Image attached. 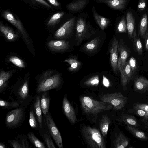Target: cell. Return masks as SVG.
<instances>
[{
    "mask_svg": "<svg viewBox=\"0 0 148 148\" xmlns=\"http://www.w3.org/2000/svg\"><path fill=\"white\" fill-rule=\"evenodd\" d=\"M2 16L5 19L15 26L19 30L25 40L26 42L28 44H29V42L28 36L20 21L15 18L11 13L7 10L3 12Z\"/></svg>",
    "mask_w": 148,
    "mask_h": 148,
    "instance_id": "obj_10",
    "label": "cell"
},
{
    "mask_svg": "<svg viewBox=\"0 0 148 148\" xmlns=\"http://www.w3.org/2000/svg\"><path fill=\"white\" fill-rule=\"evenodd\" d=\"M133 39L134 47L137 52L139 55H142L143 53L142 45L140 38L137 36Z\"/></svg>",
    "mask_w": 148,
    "mask_h": 148,
    "instance_id": "obj_38",
    "label": "cell"
},
{
    "mask_svg": "<svg viewBox=\"0 0 148 148\" xmlns=\"http://www.w3.org/2000/svg\"><path fill=\"white\" fill-rule=\"evenodd\" d=\"M81 132L85 142L91 148H106L103 137L97 128L88 125H84Z\"/></svg>",
    "mask_w": 148,
    "mask_h": 148,
    "instance_id": "obj_2",
    "label": "cell"
},
{
    "mask_svg": "<svg viewBox=\"0 0 148 148\" xmlns=\"http://www.w3.org/2000/svg\"><path fill=\"white\" fill-rule=\"evenodd\" d=\"M127 31L129 36L133 38L137 36L135 25V20L132 14L128 12L126 15Z\"/></svg>",
    "mask_w": 148,
    "mask_h": 148,
    "instance_id": "obj_18",
    "label": "cell"
},
{
    "mask_svg": "<svg viewBox=\"0 0 148 148\" xmlns=\"http://www.w3.org/2000/svg\"><path fill=\"white\" fill-rule=\"evenodd\" d=\"M118 45L117 39L114 38L111 43V48L110 51V60L112 69L115 73H117L118 70Z\"/></svg>",
    "mask_w": 148,
    "mask_h": 148,
    "instance_id": "obj_13",
    "label": "cell"
},
{
    "mask_svg": "<svg viewBox=\"0 0 148 148\" xmlns=\"http://www.w3.org/2000/svg\"><path fill=\"white\" fill-rule=\"evenodd\" d=\"M37 131L48 148H56L52 140V137L43 122L42 128H40L39 127Z\"/></svg>",
    "mask_w": 148,
    "mask_h": 148,
    "instance_id": "obj_16",
    "label": "cell"
},
{
    "mask_svg": "<svg viewBox=\"0 0 148 148\" xmlns=\"http://www.w3.org/2000/svg\"><path fill=\"white\" fill-rule=\"evenodd\" d=\"M114 143L115 148H125L128 146L129 141L123 134L120 132L116 137Z\"/></svg>",
    "mask_w": 148,
    "mask_h": 148,
    "instance_id": "obj_28",
    "label": "cell"
},
{
    "mask_svg": "<svg viewBox=\"0 0 148 148\" xmlns=\"http://www.w3.org/2000/svg\"><path fill=\"white\" fill-rule=\"evenodd\" d=\"M134 88L138 91H148V79L142 76L137 78L134 81Z\"/></svg>",
    "mask_w": 148,
    "mask_h": 148,
    "instance_id": "obj_20",
    "label": "cell"
},
{
    "mask_svg": "<svg viewBox=\"0 0 148 148\" xmlns=\"http://www.w3.org/2000/svg\"><path fill=\"white\" fill-rule=\"evenodd\" d=\"M28 139L35 147L39 148H46L44 144L40 141L31 131H29L27 134Z\"/></svg>",
    "mask_w": 148,
    "mask_h": 148,
    "instance_id": "obj_32",
    "label": "cell"
},
{
    "mask_svg": "<svg viewBox=\"0 0 148 148\" xmlns=\"http://www.w3.org/2000/svg\"><path fill=\"white\" fill-rule=\"evenodd\" d=\"M99 77L98 75L94 76L85 81L84 85L87 86H97L99 84Z\"/></svg>",
    "mask_w": 148,
    "mask_h": 148,
    "instance_id": "obj_40",
    "label": "cell"
},
{
    "mask_svg": "<svg viewBox=\"0 0 148 148\" xmlns=\"http://www.w3.org/2000/svg\"><path fill=\"white\" fill-rule=\"evenodd\" d=\"M134 108L138 115L146 119H148L147 114L145 111L138 108Z\"/></svg>",
    "mask_w": 148,
    "mask_h": 148,
    "instance_id": "obj_45",
    "label": "cell"
},
{
    "mask_svg": "<svg viewBox=\"0 0 148 148\" xmlns=\"http://www.w3.org/2000/svg\"><path fill=\"white\" fill-rule=\"evenodd\" d=\"M8 143L12 148H23L20 141L16 136L13 139L9 140Z\"/></svg>",
    "mask_w": 148,
    "mask_h": 148,
    "instance_id": "obj_42",
    "label": "cell"
},
{
    "mask_svg": "<svg viewBox=\"0 0 148 148\" xmlns=\"http://www.w3.org/2000/svg\"><path fill=\"white\" fill-rule=\"evenodd\" d=\"M92 13L96 22L101 29L104 30L109 24L110 22L109 19L98 14L96 12L94 7L93 8Z\"/></svg>",
    "mask_w": 148,
    "mask_h": 148,
    "instance_id": "obj_24",
    "label": "cell"
},
{
    "mask_svg": "<svg viewBox=\"0 0 148 148\" xmlns=\"http://www.w3.org/2000/svg\"><path fill=\"white\" fill-rule=\"evenodd\" d=\"M111 121L108 116L106 115L102 116L99 122L100 129L103 137L107 134L108 128Z\"/></svg>",
    "mask_w": 148,
    "mask_h": 148,
    "instance_id": "obj_27",
    "label": "cell"
},
{
    "mask_svg": "<svg viewBox=\"0 0 148 148\" xmlns=\"http://www.w3.org/2000/svg\"><path fill=\"white\" fill-rule=\"evenodd\" d=\"M136 108L142 110L146 113L148 118V105L145 104L137 103L134 106Z\"/></svg>",
    "mask_w": 148,
    "mask_h": 148,
    "instance_id": "obj_43",
    "label": "cell"
},
{
    "mask_svg": "<svg viewBox=\"0 0 148 148\" xmlns=\"http://www.w3.org/2000/svg\"><path fill=\"white\" fill-rule=\"evenodd\" d=\"M126 128L130 133L137 138L143 140L148 139V137L144 132L137 129L135 127L127 125Z\"/></svg>",
    "mask_w": 148,
    "mask_h": 148,
    "instance_id": "obj_31",
    "label": "cell"
},
{
    "mask_svg": "<svg viewBox=\"0 0 148 148\" xmlns=\"http://www.w3.org/2000/svg\"><path fill=\"white\" fill-rule=\"evenodd\" d=\"M9 60L18 67L24 68L25 67L23 61L16 56H11L9 59Z\"/></svg>",
    "mask_w": 148,
    "mask_h": 148,
    "instance_id": "obj_39",
    "label": "cell"
},
{
    "mask_svg": "<svg viewBox=\"0 0 148 148\" xmlns=\"http://www.w3.org/2000/svg\"><path fill=\"white\" fill-rule=\"evenodd\" d=\"M64 14L63 12H58L55 14L51 18L48 22V26H52L57 23Z\"/></svg>",
    "mask_w": 148,
    "mask_h": 148,
    "instance_id": "obj_36",
    "label": "cell"
},
{
    "mask_svg": "<svg viewBox=\"0 0 148 148\" xmlns=\"http://www.w3.org/2000/svg\"><path fill=\"white\" fill-rule=\"evenodd\" d=\"M51 71L45 72L39 79L36 89L37 93L40 94L53 89H57L61 83V78L59 75H52Z\"/></svg>",
    "mask_w": 148,
    "mask_h": 148,
    "instance_id": "obj_4",
    "label": "cell"
},
{
    "mask_svg": "<svg viewBox=\"0 0 148 148\" xmlns=\"http://www.w3.org/2000/svg\"><path fill=\"white\" fill-rule=\"evenodd\" d=\"M100 41V39L99 38H95L90 42L86 43L84 46L83 48L86 51L89 52H93L98 47Z\"/></svg>",
    "mask_w": 148,
    "mask_h": 148,
    "instance_id": "obj_30",
    "label": "cell"
},
{
    "mask_svg": "<svg viewBox=\"0 0 148 148\" xmlns=\"http://www.w3.org/2000/svg\"><path fill=\"white\" fill-rule=\"evenodd\" d=\"M145 49L146 50L148 51V33L145 37Z\"/></svg>",
    "mask_w": 148,
    "mask_h": 148,
    "instance_id": "obj_50",
    "label": "cell"
},
{
    "mask_svg": "<svg viewBox=\"0 0 148 148\" xmlns=\"http://www.w3.org/2000/svg\"><path fill=\"white\" fill-rule=\"evenodd\" d=\"M100 97L101 101L110 104L115 110L123 108L128 99L127 97L120 92L105 94L101 95Z\"/></svg>",
    "mask_w": 148,
    "mask_h": 148,
    "instance_id": "obj_7",
    "label": "cell"
},
{
    "mask_svg": "<svg viewBox=\"0 0 148 148\" xmlns=\"http://www.w3.org/2000/svg\"><path fill=\"white\" fill-rule=\"evenodd\" d=\"M29 124L31 127L37 130L39 125L33 106H31L29 109Z\"/></svg>",
    "mask_w": 148,
    "mask_h": 148,
    "instance_id": "obj_33",
    "label": "cell"
},
{
    "mask_svg": "<svg viewBox=\"0 0 148 148\" xmlns=\"http://www.w3.org/2000/svg\"><path fill=\"white\" fill-rule=\"evenodd\" d=\"M98 2L105 3L115 9L120 10L125 8L126 0H97Z\"/></svg>",
    "mask_w": 148,
    "mask_h": 148,
    "instance_id": "obj_21",
    "label": "cell"
},
{
    "mask_svg": "<svg viewBox=\"0 0 148 148\" xmlns=\"http://www.w3.org/2000/svg\"><path fill=\"white\" fill-rule=\"evenodd\" d=\"M0 30L9 41H14L18 37V34L10 27L0 23Z\"/></svg>",
    "mask_w": 148,
    "mask_h": 148,
    "instance_id": "obj_19",
    "label": "cell"
},
{
    "mask_svg": "<svg viewBox=\"0 0 148 148\" xmlns=\"http://www.w3.org/2000/svg\"><path fill=\"white\" fill-rule=\"evenodd\" d=\"M75 38L78 45L80 44L84 40L89 38L91 35L85 21L82 17L77 20Z\"/></svg>",
    "mask_w": 148,
    "mask_h": 148,
    "instance_id": "obj_8",
    "label": "cell"
},
{
    "mask_svg": "<svg viewBox=\"0 0 148 148\" xmlns=\"http://www.w3.org/2000/svg\"><path fill=\"white\" fill-rule=\"evenodd\" d=\"M79 100L83 113L92 123L96 122L99 114L102 112L113 109L110 104L97 101L88 96H82Z\"/></svg>",
    "mask_w": 148,
    "mask_h": 148,
    "instance_id": "obj_1",
    "label": "cell"
},
{
    "mask_svg": "<svg viewBox=\"0 0 148 148\" xmlns=\"http://www.w3.org/2000/svg\"><path fill=\"white\" fill-rule=\"evenodd\" d=\"M16 137L20 140L23 148H29L30 147L29 146V143L28 140L27 135L25 134H18Z\"/></svg>",
    "mask_w": 148,
    "mask_h": 148,
    "instance_id": "obj_37",
    "label": "cell"
},
{
    "mask_svg": "<svg viewBox=\"0 0 148 148\" xmlns=\"http://www.w3.org/2000/svg\"><path fill=\"white\" fill-rule=\"evenodd\" d=\"M9 98L11 101H15L20 106L26 108L32 99L29 93L28 81L26 80L14 87L9 94Z\"/></svg>",
    "mask_w": 148,
    "mask_h": 148,
    "instance_id": "obj_3",
    "label": "cell"
},
{
    "mask_svg": "<svg viewBox=\"0 0 148 148\" xmlns=\"http://www.w3.org/2000/svg\"><path fill=\"white\" fill-rule=\"evenodd\" d=\"M87 2L88 0H75L68 4L66 8L71 11H79L83 8Z\"/></svg>",
    "mask_w": 148,
    "mask_h": 148,
    "instance_id": "obj_29",
    "label": "cell"
},
{
    "mask_svg": "<svg viewBox=\"0 0 148 148\" xmlns=\"http://www.w3.org/2000/svg\"><path fill=\"white\" fill-rule=\"evenodd\" d=\"M39 3L42 4V5L47 6L48 8H51V6L44 0H35Z\"/></svg>",
    "mask_w": 148,
    "mask_h": 148,
    "instance_id": "obj_48",
    "label": "cell"
},
{
    "mask_svg": "<svg viewBox=\"0 0 148 148\" xmlns=\"http://www.w3.org/2000/svg\"><path fill=\"white\" fill-rule=\"evenodd\" d=\"M65 62H67L70 66L68 70L70 71H74L77 70L80 66L81 63L76 59L69 58L66 59Z\"/></svg>",
    "mask_w": 148,
    "mask_h": 148,
    "instance_id": "obj_35",
    "label": "cell"
},
{
    "mask_svg": "<svg viewBox=\"0 0 148 148\" xmlns=\"http://www.w3.org/2000/svg\"><path fill=\"white\" fill-rule=\"evenodd\" d=\"M20 106L19 103L15 101H8L3 99H1L0 100V107L3 109H14L19 107Z\"/></svg>",
    "mask_w": 148,
    "mask_h": 148,
    "instance_id": "obj_34",
    "label": "cell"
},
{
    "mask_svg": "<svg viewBox=\"0 0 148 148\" xmlns=\"http://www.w3.org/2000/svg\"><path fill=\"white\" fill-rule=\"evenodd\" d=\"M62 109L63 112L70 122L75 124L77 121L75 112L68 101L66 94L62 101Z\"/></svg>",
    "mask_w": 148,
    "mask_h": 148,
    "instance_id": "obj_11",
    "label": "cell"
},
{
    "mask_svg": "<svg viewBox=\"0 0 148 148\" xmlns=\"http://www.w3.org/2000/svg\"><path fill=\"white\" fill-rule=\"evenodd\" d=\"M41 96L36 95L34 99L32 106L38 122L39 127H43V116L40 104Z\"/></svg>",
    "mask_w": 148,
    "mask_h": 148,
    "instance_id": "obj_14",
    "label": "cell"
},
{
    "mask_svg": "<svg viewBox=\"0 0 148 148\" xmlns=\"http://www.w3.org/2000/svg\"><path fill=\"white\" fill-rule=\"evenodd\" d=\"M51 97L47 91L42 93L40 98L41 108L44 115H45L49 111Z\"/></svg>",
    "mask_w": 148,
    "mask_h": 148,
    "instance_id": "obj_22",
    "label": "cell"
},
{
    "mask_svg": "<svg viewBox=\"0 0 148 148\" xmlns=\"http://www.w3.org/2000/svg\"><path fill=\"white\" fill-rule=\"evenodd\" d=\"M117 30L119 33H125L127 30V22L124 17L121 20L117 27Z\"/></svg>",
    "mask_w": 148,
    "mask_h": 148,
    "instance_id": "obj_41",
    "label": "cell"
},
{
    "mask_svg": "<svg viewBox=\"0 0 148 148\" xmlns=\"http://www.w3.org/2000/svg\"><path fill=\"white\" fill-rule=\"evenodd\" d=\"M26 108L20 106L7 113L5 122L8 129H15L20 127L25 120Z\"/></svg>",
    "mask_w": 148,
    "mask_h": 148,
    "instance_id": "obj_5",
    "label": "cell"
},
{
    "mask_svg": "<svg viewBox=\"0 0 148 148\" xmlns=\"http://www.w3.org/2000/svg\"><path fill=\"white\" fill-rule=\"evenodd\" d=\"M146 3L143 0H142L139 2L138 5V9L139 10L141 11L143 10L146 7Z\"/></svg>",
    "mask_w": 148,
    "mask_h": 148,
    "instance_id": "obj_46",
    "label": "cell"
},
{
    "mask_svg": "<svg viewBox=\"0 0 148 148\" xmlns=\"http://www.w3.org/2000/svg\"><path fill=\"white\" fill-rule=\"evenodd\" d=\"M118 52L119 55L118 60L117 70L119 71L124 68L128 57L129 53L126 48L119 44L118 46Z\"/></svg>",
    "mask_w": 148,
    "mask_h": 148,
    "instance_id": "obj_17",
    "label": "cell"
},
{
    "mask_svg": "<svg viewBox=\"0 0 148 148\" xmlns=\"http://www.w3.org/2000/svg\"><path fill=\"white\" fill-rule=\"evenodd\" d=\"M120 72L121 83L125 90L127 84L129 82L134 74L130 65L129 61H127L123 69L119 71Z\"/></svg>",
    "mask_w": 148,
    "mask_h": 148,
    "instance_id": "obj_12",
    "label": "cell"
},
{
    "mask_svg": "<svg viewBox=\"0 0 148 148\" xmlns=\"http://www.w3.org/2000/svg\"><path fill=\"white\" fill-rule=\"evenodd\" d=\"M12 73L1 71L0 73V93H2L8 86V82Z\"/></svg>",
    "mask_w": 148,
    "mask_h": 148,
    "instance_id": "obj_25",
    "label": "cell"
},
{
    "mask_svg": "<svg viewBox=\"0 0 148 148\" xmlns=\"http://www.w3.org/2000/svg\"><path fill=\"white\" fill-rule=\"evenodd\" d=\"M6 145L5 144L2 142L0 143V148H5Z\"/></svg>",
    "mask_w": 148,
    "mask_h": 148,
    "instance_id": "obj_51",
    "label": "cell"
},
{
    "mask_svg": "<svg viewBox=\"0 0 148 148\" xmlns=\"http://www.w3.org/2000/svg\"><path fill=\"white\" fill-rule=\"evenodd\" d=\"M147 126L148 127V123H147Z\"/></svg>",
    "mask_w": 148,
    "mask_h": 148,
    "instance_id": "obj_52",
    "label": "cell"
},
{
    "mask_svg": "<svg viewBox=\"0 0 148 148\" xmlns=\"http://www.w3.org/2000/svg\"><path fill=\"white\" fill-rule=\"evenodd\" d=\"M48 46L52 50L57 52L63 51L69 49V42L63 40H53L50 41Z\"/></svg>",
    "mask_w": 148,
    "mask_h": 148,
    "instance_id": "obj_15",
    "label": "cell"
},
{
    "mask_svg": "<svg viewBox=\"0 0 148 148\" xmlns=\"http://www.w3.org/2000/svg\"><path fill=\"white\" fill-rule=\"evenodd\" d=\"M148 23L147 15L145 14L143 15L141 19L138 31V34L142 38H145L148 33Z\"/></svg>",
    "mask_w": 148,
    "mask_h": 148,
    "instance_id": "obj_26",
    "label": "cell"
},
{
    "mask_svg": "<svg viewBox=\"0 0 148 148\" xmlns=\"http://www.w3.org/2000/svg\"><path fill=\"white\" fill-rule=\"evenodd\" d=\"M49 3L52 5L55 6H59L60 5L59 3L56 0H47Z\"/></svg>",
    "mask_w": 148,
    "mask_h": 148,
    "instance_id": "obj_49",
    "label": "cell"
},
{
    "mask_svg": "<svg viewBox=\"0 0 148 148\" xmlns=\"http://www.w3.org/2000/svg\"><path fill=\"white\" fill-rule=\"evenodd\" d=\"M75 19L72 18L64 23L55 32V37L59 39L67 38L71 36L74 26Z\"/></svg>",
    "mask_w": 148,
    "mask_h": 148,
    "instance_id": "obj_9",
    "label": "cell"
},
{
    "mask_svg": "<svg viewBox=\"0 0 148 148\" xmlns=\"http://www.w3.org/2000/svg\"><path fill=\"white\" fill-rule=\"evenodd\" d=\"M103 77V83L104 85L106 87H108L110 86V82L109 80L104 75Z\"/></svg>",
    "mask_w": 148,
    "mask_h": 148,
    "instance_id": "obj_47",
    "label": "cell"
},
{
    "mask_svg": "<svg viewBox=\"0 0 148 148\" xmlns=\"http://www.w3.org/2000/svg\"><path fill=\"white\" fill-rule=\"evenodd\" d=\"M43 122L59 148H63L62 140L61 134L57 127L49 111L43 116Z\"/></svg>",
    "mask_w": 148,
    "mask_h": 148,
    "instance_id": "obj_6",
    "label": "cell"
},
{
    "mask_svg": "<svg viewBox=\"0 0 148 148\" xmlns=\"http://www.w3.org/2000/svg\"><path fill=\"white\" fill-rule=\"evenodd\" d=\"M129 62L131 68L134 73L136 69L137 65L136 60L133 57H132L130 58Z\"/></svg>",
    "mask_w": 148,
    "mask_h": 148,
    "instance_id": "obj_44",
    "label": "cell"
},
{
    "mask_svg": "<svg viewBox=\"0 0 148 148\" xmlns=\"http://www.w3.org/2000/svg\"><path fill=\"white\" fill-rule=\"evenodd\" d=\"M119 122L127 125H130L134 127H138L139 125L134 117L128 114L122 115L118 119Z\"/></svg>",
    "mask_w": 148,
    "mask_h": 148,
    "instance_id": "obj_23",
    "label": "cell"
}]
</instances>
